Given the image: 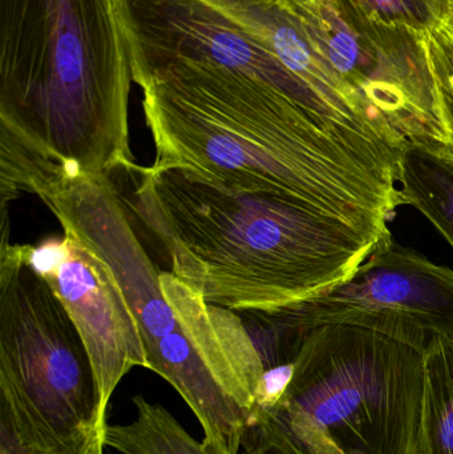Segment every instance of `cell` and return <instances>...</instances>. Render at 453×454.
<instances>
[{
    "label": "cell",
    "instance_id": "1",
    "mask_svg": "<svg viewBox=\"0 0 453 454\" xmlns=\"http://www.w3.org/2000/svg\"><path fill=\"white\" fill-rule=\"evenodd\" d=\"M143 90L153 167L289 200L380 239L402 207L396 172L335 137L274 88L210 64L132 71Z\"/></svg>",
    "mask_w": 453,
    "mask_h": 454
},
{
    "label": "cell",
    "instance_id": "2",
    "mask_svg": "<svg viewBox=\"0 0 453 454\" xmlns=\"http://www.w3.org/2000/svg\"><path fill=\"white\" fill-rule=\"evenodd\" d=\"M128 177L132 189L122 200L159 240L170 272L207 303L244 317L340 285L387 240L321 210L184 169L136 165Z\"/></svg>",
    "mask_w": 453,
    "mask_h": 454
},
{
    "label": "cell",
    "instance_id": "3",
    "mask_svg": "<svg viewBox=\"0 0 453 454\" xmlns=\"http://www.w3.org/2000/svg\"><path fill=\"white\" fill-rule=\"evenodd\" d=\"M117 0H0V136L85 175L132 172Z\"/></svg>",
    "mask_w": 453,
    "mask_h": 454
},
{
    "label": "cell",
    "instance_id": "4",
    "mask_svg": "<svg viewBox=\"0 0 453 454\" xmlns=\"http://www.w3.org/2000/svg\"><path fill=\"white\" fill-rule=\"evenodd\" d=\"M428 339L309 331L284 397L247 412L241 454H420Z\"/></svg>",
    "mask_w": 453,
    "mask_h": 454
},
{
    "label": "cell",
    "instance_id": "5",
    "mask_svg": "<svg viewBox=\"0 0 453 454\" xmlns=\"http://www.w3.org/2000/svg\"><path fill=\"white\" fill-rule=\"evenodd\" d=\"M23 193L39 197L63 230L79 235L113 270L140 325L149 371L169 383L209 370L249 412L265 370L244 317L156 269L109 176L39 161L26 173Z\"/></svg>",
    "mask_w": 453,
    "mask_h": 454
},
{
    "label": "cell",
    "instance_id": "6",
    "mask_svg": "<svg viewBox=\"0 0 453 454\" xmlns=\"http://www.w3.org/2000/svg\"><path fill=\"white\" fill-rule=\"evenodd\" d=\"M0 421L50 442L108 427L82 336L11 226L0 229Z\"/></svg>",
    "mask_w": 453,
    "mask_h": 454
},
{
    "label": "cell",
    "instance_id": "7",
    "mask_svg": "<svg viewBox=\"0 0 453 454\" xmlns=\"http://www.w3.org/2000/svg\"><path fill=\"white\" fill-rule=\"evenodd\" d=\"M287 2L399 157L409 143L446 145L425 35L372 20L345 0Z\"/></svg>",
    "mask_w": 453,
    "mask_h": 454
},
{
    "label": "cell",
    "instance_id": "8",
    "mask_svg": "<svg viewBox=\"0 0 453 454\" xmlns=\"http://www.w3.org/2000/svg\"><path fill=\"white\" fill-rule=\"evenodd\" d=\"M117 5L130 71L169 60L220 67L284 93L356 151H374L263 43L209 0H117Z\"/></svg>",
    "mask_w": 453,
    "mask_h": 454
},
{
    "label": "cell",
    "instance_id": "9",
    "mask_svg": "<svg viewBox=\"0 0 453 454\" xmlns=\"http://www.w3.org/2000/svg\"><path fill=\"white\" fill-rule=\"evenodd\" d=\"M249 317L301 335L326 325H367L406 336L449 333L453 270L390 238L348 280L273 314Z\"/></svg>",
    "mask_w": 453,
    "mask_h": 454
},
{
    "label": "cell",
    "instance_id": "10",
    "mask_svg": "<svg viewBox=\"0 0 453 454\" xmlns=\"http://www.w3.org/2000/svg\"><path fill=\"white\" fill-rule=\"evenodd\" d=\"M35 269L50 283L76 325L92 364L100 413L135 367L148 370L140 325L108 263L71 230L31 246Z\"/></svg>",
    "mask_w": 453,
    "mask_h": 454
},
{
    "label": "cell",
    "instance_id": "11",
    "mask_svg": "<svg viewBox=\"0 0 453 454\" xmlns=\"http://www.w3.org/2000/svg\"><path fill=\"white\" fill-rule=\"evenodd\" d=\"M402 205L419 210L453 247V153L444 144L409 143L398 162Z\"/></svg>",
    "mask_w": 453,
    "mask_h": 454
},
{
    "label": "cell",
    "instance_id": "12",
    "mask_svg": "<svg viewBox=\"0 0 453 454\" xmlns=\"http://www.w3.org/2000/svg\"><path fill=\"white\" fill-rule=\"evenodd\" d=\"M136 416L130 423L106 427L104 442L121 454H207L164 405L136 395Z\"/></svg>",
    "mask_w": 453,
    "mask_h": 454
},
{
    "label": "cell",
    "instance_id": "13",
    "mask_svg": "<svg viewBox=\"0 0 453 454\" xmlns=\"http://www.w3.org/2000/svg\"><path fill=\"white\" fill-rule=\"evenodd\" d=\"M420 454H453V333L426 346Z\"/></svg>",
    "mask_w": 453,
    "mask_h": 454
},
{
    "label": "cell",
    "instance_id": "14",
    "mask_svg": "<svg viewBox=\"0 0 453 454\" xmlns=\"http://www.w3.org/2000/svg\"><path fill=\"white\" fill-rule=\"evenodd\" d=\"M425 48L435 93L436 111L453 153V19L425 35Z\"/></svg>",
    "mask_w": 453,
    "mask_h": 454
},
{
    "label": "cell",
    "instance_id": "15",
    "mask_svg": "<svg viewBox=\"0 0 453 454\" xmlns=\"http://www.w3.org/2000/svg\"><path fill=\"white\" fill-rule=\"evenodd\" d=\"M372 20L426 35L441 23L427 0H345Z\"/></svg>",
    "mask_w": 453,
    "mask_h": 454
},
{
    "label": "cell",
    "instance_id": "16",
    "mask_svg": "<svg viewBox=\"0 0 453 454\" xmlns=\"http://www.w3.org/2000/svg\"><path fill=\"white\" fill-rule=\"evenodd\" d=\"M104 432L72 442H50L21 434L0 421V454H104Z\"/></svg>",
    "mask_w": 453,
    "mask_h": 454
},
{
    "label": "cell",
    "instance_id": "17",
    "mask_svg": "<svg viewBox=\"0 0 453 454\" xmlns=\"http://www.w3.org/2000/svg\"><path fill=\"white\" fill-rule=\"evenodd\" d=\"M439 20H449L453 19V0H427Z\"/></svg>",
    "mask_w": 453,
    "mask_h": 454
}]
</instances>
